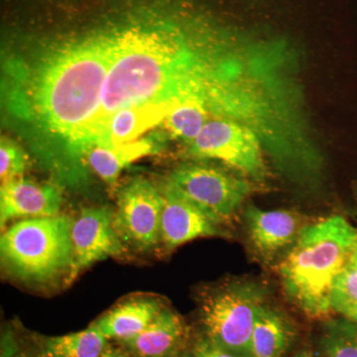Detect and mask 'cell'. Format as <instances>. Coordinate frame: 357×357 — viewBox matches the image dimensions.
Listing matches in <instances>:
<instances>
[{"label": "cell", "mask_w": 357, "mask_h": 357, "mask_svg": "<svg viewBox=\"0 0 357 357\" xmlns=\"http://www.w3.org/2000/svg\"><path fill=\"white\" fill-rule=\"evenodd\" d=\"M112 35L67 45L42 66L34 86L37 119L64 150L65 181L86 177L82 151L102 103Z\"/></svg>", "instance_id": "6da1fadb"}, {"label": "cell", "mask_w": 357, "mask_h": 357, "mask_svg": "<svg viewBox=\"0 0 357 357\" xmlns=\"http://www.w3.org/2000/svg\"><path fill=\"white\" fill-rule=\"evenodd\" d=\"M190 69L191 56L172 32L136 26L112 34V60L100 112L82 156L115 112L173 98L192 86Z\"/></svg>", "instance_id": "7a4b0ae2"}, {"label": "cell", "mask_w": 357, "mask_h": 357, "mask_svg": "<svg viewBox=\"0 0 357 357\" xmlns=\"http://www.w3.org/2000/svg\"><path fill=\"white\" fill-rule=\"evenodd\" d=\"M357 244V229L340 215L301 229L279 265L284 291L306 316L324 318L333 311V282Z\"/></svg>", "instance_id": "3957f363"}, {"label": "cell", "mask_w": 357, "mask_h": 357, "mask_svg": "<svg viewBox=\"0 0 357 357\" xmlns=\"http://www.w3.org/2000/svg\"><path fill=\"white\" fill-rule=\"evenodd\" d=\"M73 225L74 220L62 215L14 223L0 239L2 264L8 273L29 283L70 275L75 263Z\"/></svg>", "instance_id": "277c9868"}, {"label": "cell", "mask_w": 357, "mask_h": 357, "mask_svg": "<svg viewBox=\"0 0 357 357\" xmlns=\"http://www.w3.org/2000/svg\"><path fill=\"white\" fill-rule=\"evenodd\" d=\"M264 299V290L251 282H236L213 291L202 301L204 337L234 356L251 357L256 314Z\"/></svg>", "instance_id": "5b68a950"}, {"label": "cell", "mask_w": 357, "mask_h": 357, "mask_svg": "<svg viewBox=\"0 0 357 357\" xmlns=\"http://www.w3.org/2000/svg\"><path fill=\"white\" fill-rule=\"evenodd\" d=\"M164 185L194 204L217 225L229 220L251 192V185L244 178L194 163L178 166Z\"/></svg>", "instance_id": "8992f818"}, {"label": "cell", "mask_w": 357, "mask_h": 357, "mask_svg": "<svg viewBox=\"0 0 357 357\" xmlns=\"http://www.w3.org/2000/svg\"><path fill=\"white\" fill-rule=\"evenodd\" d=\"M188 153L198 159H215L261 181L267 170L261 144L251 129L229 119H208L201 132L188 144Z\"/></svg>", "instance_id": "52a82bcc"}, {"label": "cell", "mask_w": 357, "mask_h": 357, "mask_svg": "<svg viewBox=\"0 0 357 357\" xmlns=\"http://www.w3.org/2000/svg\"><path fill=\"white\" fill-rule=\"evenodd\" d=\"M162 192L146 178H131L119 190L114 227L122 241L141 251L161 241Z\"/></svg>", "instance_id": "ba28073f"}, {"label": "cell", "mask_w": 357, "mask_h": 357, "mask_svg": "<svg viewBox=\"0 0 357 357\" xmlns=\"http://www.w3.org/2000/svg\"><path fill=\"white\" fill-rule=\"evenodd\" d=\"M72 238L75 263L68 277L70 280L93 263L124 252L123 243L114 227V213L107 206L83 208L74 220Z\"/></svg>", "instance_id": "9c48e42d"}, {"label": "cell", "mask_w": 357, "mask_h": 357, "mask_svg": "<svg viewBox=\"0 0 357 357\" xmlns=\"http://www.w3.org/2000/svg\"><path fill=\"white\" fill-rule=\"evenodd\" d=\"M62 204V192L57 185L38 184L24 177L6 181L0 188L1 229L15 218L56 217Z\"/></svg>", "instance_id": "30bf717a"}, {"label": "cell", "mask_w": 357, "mask_h": 357, "mask_svg": "<svg viewBox=\"0 0 357 357\" xmlns=\"http://www.w3.org/2000/svg\"><path fill=\"white\" fill-rule=\"evenodd\" d=\"M161 215V241L174 249L199 237L220 236L222 231L198 208L164 185Z\"/></svg>", "instance_id": "8fae6325"}, {"label": "cell", "mask_w": 357, "mask_h": 357, "mask_svg": "<svg viewBox=\"0 0 357 357\" xmlns=\"http://www.w3.org/2000/svg\"><path fill=\"white\" fill-rule=\"evenodd\" d=\"M249 238L258 255L270 260L299 236V218L290 211H264L249 204L245 211Z\"/></svg>", "instance_id": "7c38bea8"}, {"label": "cell", "mask_w": 357, "mask_h": 357, "mask_svg": "<svg viewBox=\"0 0 357 357\" xmlns=\"http://www.w3.org/2000/svg\"><path fill=\"white\" fill-rule=\"evenodd\" d=\"M189 330L172 310L162 309L149 326L121 344L133 357H178L184 352Z\"/></svg>", "instance_id": "4fadbf2b"}, {"label": "cell", "mask_w": 357, "mask_h": 357, "mask_svg": "<svg viewBox=\"0 0 357 357\" xmlns=\"http://www.w3.org/2000/svg\"><path fill=\"white\" fill-rule=\"evenodd\" d=\"M178 95L119 110L107 121L91 144L117 145L139 139L142 134L164 121Z\"/></svg>", "instance_id": "5bb4252c"}, {"label": "cell", "mask_w": 357, "mask_h": 357, "mask_svg": "<svg viewBox=\"0 0 357 357\" xmlns=\"http://www.w3.org/2000/svg\"><path fill=\"white\" fill-rule=\"evenodd\" d=\"M158 150L157 141L145 137L123 144L95 143L84 150L83 158L84 164L91 167L103 182L114 185L123 169L136 160L156 153Z\"/></svg>", "instance_id": "9a60e30c"}, {"label": "cell", "mask_w": 357, "mask_h": 357, "mask_svg": "<svg viewBox=\"0 0 357 357\" xmlns=\"http://www.w3.org/2000/svg\"><path fill=\"white\" fill-rule=\"evenodd\" d=\"M162 309L163 306L156 299L131 300L110 310L93 325L107 340L121 342L142 333Z\"/></svg>", "instance_id": "2e32d148"}, {"label": "cell", "mask_w": 357, "mask_h": 357, "mask_svg": "<svg viewBox=\"0 0 357 357\" xmlns=\"http://www.w3.org/2000/svg\"><path fill=\"white\" fill-rule=\"evenodd\" d=\"M297 337V331L287 317L262 305L256 314L251 335V357H285Z\"/></svg>", "instance_id": "e0dca14e"}, {"label": "cell", "mask_w": 357, "mask_h": 357, "mask_svg": "<svg viewBox=\"0 0 357 357\" xmlns=\"http://www.w3.org/2000/svg\"><path fill=\"white\" fill-rule=\"evenodd\" d=\"M208 121V110L204 98L192 86L177 96L163 122L173 137L189 144Z\"/></svg>", "instance_id": "ac0fdd59"}, {"label": "cell", "mask_w": 357, "mask_h": 357, "mask_svg": "<svg viewBox=\"0 0 357 357\" xmlns=\"http://www.w3.org/2000/svg\"><path fill=\"white\" fill-rule=\"evenodd\" d=\"M107 347V338L91 325L81 332L45 338L41 357H98Z\"/></svg>", "instance_id": "d6986e66"}, {"label": "cell", "mask_w": 357, "mask_h": 357, "mask_svg": "<svg viewBox=\"0 0 357 357\" xmlns=\"http://www.w3.org/2000/svg\"><path fill=\"white\" fill-rule=\"evenodd\" d=\"M331 306L333 312L357 323V244L333 282Z\"/></svg>", "instance_id": "ffe728a7"}, {"label": "cell", "mask_w": 357, "mask_h": 357, "mask_svg": "<svg viewBox=\"0 0 357 357\" xmlns=\"http://www.w3.org/2000/svg\"><path fill=\"white\" fill-rule=\"evenodd\" d=\"M321 347L326 357H357V323L344 317L326 321Z\"/></svg>", "instance_id": "44dd1931"}, {"label": "cell", "mask_w": 357, "mask_h": 357, "mask_svg": "<svg viewBox=\"0 0 357 357\" xmlns=\"http://www.w3.org/2000/svg\"><path fill=\"white\" fill-rule=\"evenodd\" d=\"M27 166V156L22 148L6 137L0 142V178L1 183L24 175Z\"/></svg>", "instance_id": "7402d4cb"}, {"label": "cell", "mask_w": 357, "mask_h": 357, "mask_svg": "<svg viewBox=\"0 0 357 357\" xmlns=\"http://www.w3.org/2000/svg\"><path fill=\"white\" fill-rule=\"evenodd\" d=\"M192 354L194 357H239L223 351L204 337L197 340L192 347Z\"/></svg>", "instance_id": "603a6c76"}, {"label": "cell", "mask_w": 357, "mask_h": 357, "mask_svg": "<svg viewBox=\"0 0 357 357\" xmlns=\"http://www.w3.org/2000/svg\"><path fill=\"white\" fill-rule=\"evenodd\" d=\"M98 357H128V354H126V352L119 351V349H112V347H107V349Z\"/></svg>", "instance_id": "cb8c5ba5"}, {"label": "cell", "mask_w": 357, "mask_h": 357, "mask_svg": "<svg viewBox=\"0 0 357 357\" xmlns=\"http://www.w3.org/2000/svg\"><path fill=\"white\" fill-rule=\"evenodd\" d=\"M293 357H316V356H314V354L312 352L309 351H303L301 352H298L297 354H295Z\"/></svg>", "instance_id": "d4e9b609"}, {"label": "cell", "mask_w": 357, "mask_h": 357, "mask_svg": "<svg viewBox=\"0 0 357 357\" xmlns=\"http://www.w3.org/2000/svg\"><path fill=\"white\" fill-rule=\"evenodd\" d=\"M178 357H194L192 356V352L184 351L180 354Z\"/></svg>", "instance_id": "484cf974"}, {"label": "cell", "mask_w": 357, "mask_h": 357, "mask_svg": "<svg viewBox=\"0 0 357 357\" xmlns=\"http://www.w3.org/2000/svg\"><path fill=\"white\" fill-rule=\"evenodd\" d=\"M18 357H30V356H18ZM40 357H41V356H40Z\"/></svg>", "instance_id": "4316f807"}, {"label": "cell", "mask_w": 357, "mask_h": 357, "mask_svg": "<svg viewBox=\"0 0 357 357\" xmlns=\"http://www.w3.org/2000/svg\"><path fill=\"white\" fill-rule=\"evenodd\" d=\"M356 196H357V185H356Z\"/></svg>", "instance_id": "83f0119b"}]
</instances>
